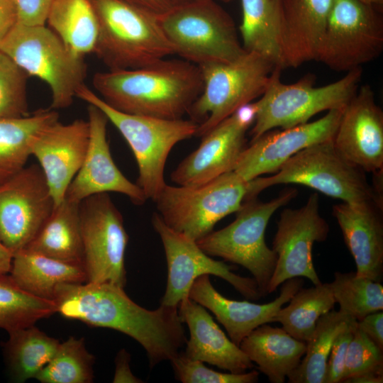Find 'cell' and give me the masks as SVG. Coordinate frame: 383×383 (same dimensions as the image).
<instances>
[{"instance_id":"47","label":"cell","mask_w":383,"mask_h":383,"mask_svg":"<svg viewBox=\"0 0 383 383\" xmlns=\"http://www.w3.org/2000/svg\"><path fill=\"white\" fill-rule=\"evenodd\" d=\"M13 253L0 241V274L9 273Z\"/></svg>"},{"instance_id":"38","label":"cell","mask_w":383,"mask_h":383,"mask_svg":"<svg viewBox=\"0 0 383 383\" xmlns=\"http://www.w3.org/2000/svg\"><path fill=\"white\" fill-rule=\"evenodd\" d=\"M340 382H383V350L357 326L348 345Z\"/></svg>"},{"instance_id":"15","label":"cell","mask_w":383,"mask_h":383,"mask_svg":"<svg viewBox=\"0 0 383 383\" xmlns=\"http://www.w3.org/2000/svg\"><path fill=\"white\" fill-rule=\"evenodd\" d=\"M328 233L329 226L321 216L316 193L311 194L301 207L282 211L272 241L277 262L268 294L292 278H307L313 285L321 283L313 265L312 248L315 242L324 241Z\"/></svg>"},{"instance_id":"11","label":"cell","mask_w":383,"mask_h":383,"mask_svg":"<svg viewBox=\"0 0 383 383\" xmlns=\"http://www.w3.org/2000/svg\"><path fill=\"white\" fill-rule=\"evenodd\" d=\"M257 196L264 189L281 184H298L311 187L343 202L374 201L382 206L364 174L335 148L333 140L316 143L290 157L274 174L252 180Z\"/></svg>"},{"instance_id":"42","label":"cell","mask_w":383,"mask_h":383,"mask_svg":"<svg viewBox=\"0 0 383 383\" xmlns=\"http://www.w3.org/2000/svg\"><path fill=\"white\" fill-rule=\"evenodd\" d=\"M18 22L28 26L45 25L46 18L54 0H11Z\"/></svg>"},{"instance_id":"27","label":"cell","mask_w":383,"mask_h":383,"mask_svg":"<svg viewBox=\"0 0 383 383\" xmlns=\"http://www.w3.org/2000/svg\"><path fill=\"white\" fill-rule=\"evenodd\" d=\"M9 275L24 291L52 301L58 287L87 282L82 265L55 259L27 249L13 254Z\"/></svg>"},{"instance_id":"29","label":"cell","mask_w":383,"mask_h":383,"mask_svg":"<svg viewBox=\"0 0 383 383\" xmlns=\"http://www.w3.org/2000/svg\"><path fill=\"white\" fill-rule=\"evenodd\" d=\"M80 203L65 197L24 249L84 266Z\"/></svg>"},{"instance_id":"45","label":"cell","mask_w":383,"mask_h":383,"mask_svg":"<svg viewBox=\"0 0 383 383\" xmlns=\"http://www.w3.org/2000/svg\"><path fill=\"white\" fill-rule=\"evenodd\" d=\"M17 22V13L12 1L0 0V43Z\"/></svg>"},{"instance_id":"21","label":"cell","mask_w":383,"mask_h":383,"mask_svg":"<svg viewBox=\"0 0 383 383\" xmlns=\"http://www.w3.org/2000/svg\"><path fill=\"white\" fill-rule=\"evenodd\" d=\"M89 141V123L84 119L69 123L57 120L43 128L33 139L31 155L39 162L55 206L65 199L82 166Z\"/></svg>"},{"instance_id":"10","label":"cell","mask_w":383,"mask_h":383,"mask_svg":"<svg viewBox=\"0 0 383 383\" xmlns=\"http://www.w3.org/2000/svg\"><path fill=\"white\" fill-rule=\"evenodd\" d=\"M203 89L188 111L203 137L240 106L261 96L275 65L265 57L245 52L238 58L199 66Z\"/></svg>"},{"instance_id":"17","label":"cell","mask_w":383,"mask_h":383,"mask_svg":"<svg viewBox=\"0 0 383 383\" xmlns=\"http://www.w3.org/2000/svg\"><path fill=\"white\" fill-rule=\"evenodd\" d=\"M255 120V111L250 106L238 108L201 137L199 148L172 172V182L179 186H196L233 171L247 147L246 133Z\"/></svg>"},{"instance_id":"24","label":"cell","mask_w":383,"mask_h":383,"mask_svg":"<svg viewBox=\"0 0 383 383\" xmlns=\"http://www.w3.org/2000/svg\"><path fill=\"white\" fill-rule=\"evenodd\" d=\"M178 311L189 331L183 352L187 357L233 373H243L253 367L252 362L227 337L205 307L188 296L179 303Z\"/></svg>"},{"instance_id":"43","label":"cell","mask_w":383,"mask_h":383,"mask_svg":"<svg viewBox=\"0 0 383 383\" xmlns=\"http://www.w3.org/2000/svg\"><path fill=\"white\" fill-rule=\"evenodd\" d=\"M357 328L364 332L379 348L383 350V312L368 314L357 321Z\"/></svg>"},{"instance_id":"14","label":"cell","mask_w":383,"mask_h":383,"mask_svg":"<svg viewBox=\"0 0 383 383\" xmlns=\"http://www.w3.org/2000/svg\"><path fill=\"white\" fill-rule=\"evenodd\" d=\"M152 224L162 243L167 265V287L162 305L178 307L182 300L189 296L194 281L204 274L224 279L248 299L262 297L253 278L236 274L232 272V267L213 259L196 240L168 227L158 213H153Z\"/></svg>"},{"instance_id":"19","label":"cell","mask_w":383,"mask_h":383,"mask_svg":"<svg viewBox=\"0 0 383 383\" xmlns=\"http://www.w3.org/2000/svg\"><path fill=\"white\" fill-rule=\"evenodd\" d=\"M89 141L84 160L68 187L66 198L77 202L101 193L126 195L137 205L148 199L137 184L131 182L116 165L107 139L109 120L96 106L88 104Z\"/></svg>"},{"instance_id":"49","label":"cell","mask_w":383,"mask_h":383,"mask_svg":"<svg viewBox=\"0 0 383 383\" xmlns=\"http://www.w3.org/2000/svg\"><path fill=\"white\" fill-rule=\"evenodd\" d=\"M367 4L380 7L383 4V0H360Z\"/></svg>"},{"instance_id":"18","label":"cell","mask_w":383,"mask_h":383,"mask_svg":"<svg viewBox=\"0 0 383 383\" xmlns=\"http://www.w3.org/2000/svg\"><path fill=\"white\" fill-rule=\"evenodd\" d=\"M343 109L328 111L324 116L313 122L265 133L247 145L233 171L246 181L265 174L275 173L303 149L333 140Z\"/></svg>"},{"instance_id":"4","label":"cell","mask_w":383,"mask_h":383,"mask_svg":"<svg viewBox=\"0 0 383 383\" xmlns=\"http://www.w3.org/2000/svg\"><path fill=\"white\" fill-rule=\"evenodd\" d=\"M281 70L274 67L264 93L256 101L251 140L277 128L287 129L306 123L320 112L343 109L357 92L362 76V69L358 67L334 82L316 87L312 74L295 83L284 84L281 81Z\"/></svg>"},{"instance_id":"41","label":"cell","mask_w":383,"mask_h":383,"mask_svg":"<svg viewBox=\"0 0 383 383\" xmlns=\"http://www.w3.org/2000/svg\"><path fill=\"white\" fill-rule=\"evenodd\" d=\"M357 328V321L350 324L335 338L327 360L324 383L341 382L349 343Z\"/></svg>"},{"instance_id":"30","label":"cell","mask_w":383,"mask_h":383,"mask_svg":"<svg viewBox=\"0 0 383 383\" xmlns=\"http://www.w3.org/2000/svg\"><path fill=\"white\" fill-rule=\"evenodd\" d=\"M59 120L51 108L19 118H0V185L26 167L37 134Z\"/></svg>"},{"instance_id":"36","label":"cell","mask_w":383,"mask_h":383,"mask_svg":"<svg viewBox=\"0 0 383 383\" xmlns=\"http://www.w3.org/2000/svg\"><path fill=\"white\" fill-rule=\"evenodd\" d=\"M330 284L339 311L357 321L383 309V286L380 282L359 277L355 272H335Z\"/></svg>"},{"instance_id":"6","label":"cell","mask_w":383,"mask_h":383,"mask_svg":"<svg viewBox=\"0 0 383 383\" xmlns=\"http://www.w3.org/2000/svg\"><path fill=\"white\" fill-rule=\"evenodd\" d=\"M0 50L28 76L48 84L52 97L50 108L54 110L70 106L77 89L85 84L84 56L73 52L45 25L17 23L0 43Z\"/></svg>"},{"instance_id":"26","label":"cell","mask_w":383,"mask_h":383,"mask_svg":"<svg viewBox=\"0 0 383 383\" xmlns=\"http://www.w3.org/2000/svg\"><path fill=\"white\" fill-rule=\"evenodd\" d=\"M239 347L270 382L283 383L299 365L306 344L282 328L265 323L247 335Z\"/></svg>"},{"instance_id":"28","label":"cell","mask_w":383,"mask_h":383,"mask_svg":"<svg viewBox=\"0 0 383 383\" xmlns=\"http://www.w3.org/2000/svg\"><path fill=\"white\" fill-rule=\"evenodd\" d=\"M239 27L245 51L259 54L282 68L284 0H240Z\"/></svg>"},{"instance_id":"2","label":"cell","mask_w":383,"mask_h":383,"mask_svg":"<svg viewBox=\"0 0 383 383\" xmlns=\"http://www.w3.org/2000/svg\"><path fill=\"white\" fill-rule=\"evenodd\" d=\"M92 85L100 98L119 111L179 119L201 94L203 79L198 65L166 57L140 68L96 72Z\"/></svg>"},{"instance_id":"12","label":"cell","mask_w":383,"mask_h":383,"mask_svg":"<svg viewBox=\"0 0 383 383\" xmlns=\"http://www.w3.org/2000/svg\"><path fill=\"white\" fill-rule=\"evenodd\" d=\"M378 8L360 0H332L315 60L347 72L377 59L383 50Z\"/></svg>"},{"instance_id":"37","label":"cell","mask_w":383,"mask_h":383,"mask_svg":"<svg viewBox=\"0 0 383 383\" xmlns=\"http://www.w3.org/2000/svg\"><path fill=\"white\" fill-rule=\"evenodd\" d=\"M94 364V357L87 350L84 339L72 336L60 343L35 379L42 383H90Z\"/></svg>"},{"instance_id":"35","label":"cell","mask_w":383,"mask_h":383,"mask_svg":"<svg viewBox=\"0 0 383 383\" xmlns=\"http://www.w3.org/2000/svg\"><path fill=\"white\" fill-rule=\"evenodd\" d=\"M57 313L54 301L35 296L8 274H0V328L8 333L34 325Z\"/></svg>"},{"instance_id":"3","label":"cell","mask_w":383,"mask_h":383,"mask_svg":"<svg viewBox=\"0 0 383 383\" xmlns=\"http://www.w3.org/2000/svg\"><path fill=\"white\" fill-rule=\"evenodd\" d=\"M98 21L93 53L110 70L148 66L174 55L158 15L123 0H91Z\"/></svg>"},{"instance_id":"34","label":"cell","mask_w":383,"mask_h":383,"mask_svg":"<svg viewBox=\"0 0 383 383\" xmlns=\"http://www.w3.org/2000/svg\"><path fill=\"white\" fill-rule=\"evenodd\" d=\"M272 318L294 338L307 342L313 332L317 321L333 310L336 304L330 283L299 289Z\"/></svg>"},{"instance_id":"40","label":"cell","mask_w":383,"mask_h":383,"mask_svg":"<svg viewBox=\"0 0 383 383\" xmlns=\"http://www.w3.org/2000/svg\"><path fill=\"white\" fill-rule=\"evenodd\" d=\"M177 379L183 383H254L259 372L225 373L211 370L203 362L187 357L183 352L170 360Z\"/></svg>"},{"instance_id":"46","label":"cell","mask_w":383,"mask_h":383,"mask_svg":"<svg viewBox=\"0 0 383 383\" xmlns=\"http://www.w3.org/2000/svg\"><path fill=\"white\" fill-rule=\"evenodd\" d=\"M128 3L144 8L157 15L167 11L172 6L170 0H123Z\"/></svg>"},{"instance_id":"16","label":"cell","mask_w":383,"mask_h":383,"mask_svg":"<svg viewBox=\"0 0 383 383\" xmlns=\"http://www.w3.org/2000/svg\"><path fill=\"white\" fill-rule=\"evenodd\" d=\"M55 206L40 167H25L0 185V241L13 255L24 249Z\"/></svg>"},{"instance_id":"44","label":"cell","mask_w":383,"mask_h":383,"mask_svg":"<svg viewBox=\"0 0 383 383\" xmlns=\"http://www.w3.org/2000/svg\"><path fill=\"white\" fill-rule=\"evenodd\" d=\"M131 355L125 349H121L115 359L114 383H140L141 379L135 377L130 367Z\"/></svg>"},{"instance_id":"1","label":"cell","mask_w":383,"mask_h":383,"mask_svg":"<svg viewBox=\"0 0 383 383\" xmlns=\"http://www.w3.org/2000/svg\"><path fill=\"white\" fill-rule=\"evenodd\" d=\"M53 301L57 312L65 318L113 329L133 338L146 351L150 368L170 361L187 341L178 307L160 304L155 310L146 309L118 285L63 284L57 287Z\"/></svg>"},{"instance_id":"8","label":"cell","mask_w":383,"mask_h":383,"mask_svg":"<svg viewBox=\"0 0 383 383\" xmlns=\"http://www.w3.org/2000/svg\"><path fill=\"white\" fill-rule=\"evenodd\" d=\"M296 193L295 189L288 188L269 201H262L257 196L248 198L235 212L232 223L211 231L197 240V245L211 257L246 268L262 296L267 295L277 255L265 243V230L274 212L295 198Z\"/></svg>"},{"instance_id":"9","label":"cell","mask_w":383,"mask_h":383,"mask_svg":"<svg viewBox=\"0 0 383 383\" xmlns=\"http://www.w3.org/2000/svg\"><path fill=\"white\" fill-rule=\"evenodd\" d=\"M252 196L251 180L231 171L196 186L166 184L154 202L168 227L197 241Z\"/></svg>"},{"instance_id":"23","label":"cell","mask_w":383,"mask_h":383,"mask_svg":"<svg viewBox=\"0 0 383 383\" xmlns=\"http://www.w3.org/2000/svg\"><path fill=\"white\" fill-rule=\"evenodd\" d=\"M382 206L374 201L342 202L333 214L356 265V275L381 282L383 276Z\"/></svg>"},{"instance_id":"13","label":"cell","mask_w":383,"mask_h":383,"mask_svg":"<svg viewBox=\"0 0 383 383\" xmlns=\"http://www.w3.org/2000/svg\"><path fill=\"white\" fill-rule=\"evenodd\" d=\"M79 213L87 282L124 287L128 235L121 212L108 193H101L82 200Z\"/></svg>"},{"instance_id":"22","label":"cell","mask_w":383,"mask_h":383,"mask_svg":"<svg viewBox=\"0 0 383 383\" xmlns=\"http://www.w3.org/2000/svg\"><path fill=\"white\" fill-rule=\"evenodd\" d=\"M279 296L267 304L229 299L212 285L209 275L198 277L190 288L189 297L211 311L224 327L229 338L239 346L241 341L257 327L272 323L278 311L304 285L301 277L283 282Z\"/></svg>"},{"instance_id":"33","label":"cell","mask_w":383,"mask_h":383,"mask_svg":"<svg viewBox=\"0 0 383 383\" xmlns=\"http://www.w3.org/2000/svg\"><path fill=\"white\" fill-rule=\"evenodd\" d=\"M354 318L340 311L331 310L317 321L311 337L306 342L304 357L288 376L291 383H324L327 360L336 336Z\"/></svg>"},{"instance_id":"31","label":"cell","mask_w":383,"mask_h":383,"mask_svg":"<svg viewBox=\"0 0 383 383\" xmlns=\"http://www.w3.org/2000/svg\"><path fill=\"white\" fill-rule=\"evenodd\" d=\"M46 23L75 53H93L98 35V21L91 0H54Z\"/></svg>"},{"instance_id":"5","label":"cell","mask_w":383,"mask_h":383,"mask_svg":"<svg viewBox=\"0 0 383 383\" xmlns=\"http://www.w3.org/2000/svg\"><path fill=\"white\" fill-rule=\"evenodd\" d=\"M76 97L99 108L130 146L138 167L137 184L153 201L167 184L164 172L167 157L180 141L195 136L198 124L189 120L164 119L130 114L107 104L85 84Z\"/></svg>"},{"instance_id":"39","label":"cell","mask_w":383,"mask_h":383,"mask_svg":"<svg viewBox=\"0 0 383 383\" xmlns=\"http://www.w3.org/2000/svg\"><path fill=\"white\" fill-rule=\"evenodd\" d=\"M29 76L0 50V118L29 115L27 80Z\"/></svg>"},{"instance_id":"7","label":"cell","mask_w":383,"mask_h":383,"mask_svg":"<svg viewBox=\"0 0 383 383\" xmlns=\"http://www.w3.org/2000/svg\"><path fill=\"white\" fill-rule=\"evenodd\" d=\"M158 20L174 54L198 66L233 61L245 52L233 19L215 0L172 5Z\"/></svg>"},{"instance_id":"25","label":"cell","mask_w":383,"mask_h":383,"mask_svg":"<svg viewBox=\"0 0 383 383\" xmlns=\"http://www.w3.org/2000/svg\"><path fill=\"white\" fill-rule=\"evenodd\" d=\"M332 0H284L282 68L315 60Z\"/></svg>"},{"instance_id":"20","label":"cell","mask_w":383,"mask_h":383,"mask_svg":"<svg viewBox=\"0 0 383 383\" xmlns=\"http://www.w3.org/2000/svg\"><path fill=\"white\" fill-rule=\"evenodd\" d=\"M333 143L348 161L362 171H382L383 112L369 84L358 88L343 109Z\"/></svg>"},{"instance_id":"48","label":"cell","mask_w":383,"mask_h":383,"mask_svg":"<svg viewBox=\"0 0 383 383\" xmlns=\"http://www.w3.org/2000/svg\"><path fill=\"white\" fill-rule=\"evenodd\" d=\"M194 1H196V0H170L172 5L184 4V3H187V2ZM215 1L218 2L220 1V2H224V3H229L234 0H215Z\"/></svg>"},{"instance_id":"32","label":"cell","mask_w":383,"mask_h":383,"mask_svg":"<svg viewBox=\"0 0 383 383\" xmlns=\"http://www.w3.org/2000/svg\"><path fill=\"white\" fill-rule=\"evenodd\" d=\"M4 351L14 382L35 378L54 356L60 342L34 325L9 332Z\"/></svg>"}]
</instances>
